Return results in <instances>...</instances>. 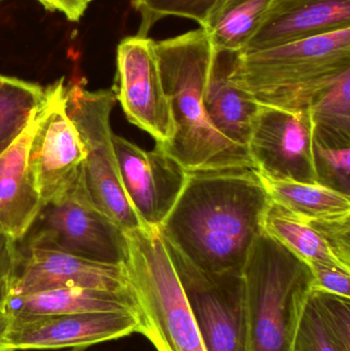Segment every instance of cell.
<instances>
[{"instance_id":"cell-1","label":"cell","mask_w":350,"mask_h":351,"mask_svg":"<svg viewBox=\"0 0 350 351\" xmlns=\"http://www.w3.org/2000/svg\"><path fill=\"white\" fill-rule=\"evenodd\" d=\"M271 204L253 168L188 172L160 232L201 269L242 272Z\"/></svg>"},{"instance_id":"cell-2","label":"cell","mask_w":350,"mask_h":351,"mask_svg":"<svg viewBox=\"0 0 350 351\" xmlns=\"http://www.w3.org/2000/svg\"><path fill=\"white\" fill-rule=\"evenodd\" d=\"M154 49L175 125L164 149L188 172L253 168L248 150L224 138L205 110L203 95L214 55L208 33L199 27L154 40Z\"/></svg>"},{"instance_id":"cell-3","label":"cell","mask_w":350,"mask_h":351,"mask_svg":"<svg viewBox=\"0 0 350 351\" xmlns=\"http://www.w3.org/2000/svg\"><path fill=\"white\" fill-rule=\"evenodd\" d=\"M350 70V28L238 53L234 74L261 106L302 112Z\"/></svg>"},{"instance_id":"cell-4","label":"cell","mask_w":350,"mask_h":351,"mask_svg":"<svg viewBox=\"0 0 350 351\" xmlns=\"http://www.w3.org/2000/svg\"><path fill=\"white\" fill-rule=\"evenodd\" d=\"M242 274L248 351H293L314 289L310 265L263 230Z\"/></svg>"},{"instance_id":"cell-5","label":"cell","mask_w":350,"mask_h":351,"mask_svg":"<svg viewBox=\"0 0 350 351\" xmlns=\"http://www.w3.org/2000/svg\"><path fill=\"white\" fill-rule=\"evenodd\" d=\"M127 278L140 334L158 351H205L188 301L158 229L125 231Z\"/></svg>"},{"instance_id":"cell-6","label":"cell","mask_w":350,"mask_h":351,"mask_svg":"<svg viewBox=\"0 0 350 351\" xmlns=\"http://www.w3.org/2000/svg\"><path fill=\"white\" fill-rule=\"evenodd\" d=\"M114 90L90 92L84 80L66 84V112L82 140L84 185L95 206L125 231L144 226L125 193L113 147Z\"/></svg>"},{"instance_id":"cell-7","label":"cell","mask_w":350,"mask_h":351,"mask_svg":"<svg viewBox=\"0 0 350 351\" xmlns=\"http://www.w3.org/2000/svg\"><path fill=\"white\" fill-rule=\"evenodd\" d=\"M25 237L23 245L92 261L125 264L127 259L125 231L95 206L82 173L63 195L43 206Z\"/></svg>"},{"instance_id":"cell-8","label":"cell","mask_w":350,"mask_h":351,"mask_svg":"<svg viewBox=\"0 0 350 351\" xmlns=\"http://www.w3.org/2000/svg\"><path fill=\"white\" fill-rule=\"evenodd\" d=\"M162 239L205 351H248L242 272L201 269L172 243Z\"/></svg>"},{"instance_id":"cell-9","label":"cell","mask_w":350,"mask_h":351,"mask_svg":"<svg viewBox=\"0 0 350 351\" xmlns=\"http://www.w3.org/2000/svg\"><path fill=\"white\" fill-rule=\"evenodd\" d=\"M65 92L64 78L47 86L29 146V174L45 206L71 187L86 160L82 140L66 112Z\"/></svg>"},{"instance_id":"cell-10","label":"cell","mask_w":350,"mask_h":351,"mask_svg":"<svg viewBox=\"0 0 350 351\" xmlns=\"http://www.w3.org/2000/svg\"><path fill=\"white\" fill-rule=\"evenodd\" d=\"M117 101L129 123L166 147L174 137L170 101L164 90L156 59L154 40L129 36L117 47Z\"/></svg>"},{"instance_id":"cell-11","label":"cell","mask_w":350,"mask_h":351,"mask_svg":"<svg viewBox=\"0 0 350 351\" xmlns=\"http://www.w3.org/2000/svg\"><path fill=\"white\" fill-rule=\"evenodd\" d=\"M249 156L258 175L277 181L318 183L310 112L261 106L251 132Z\"/></svg>"},{"instance_id":"cell-12","label":"cell","mask_w":350,"mask_h":351,"mask_svg":"<svg viewBox=\"0 0 350 351\" xmlns=\"http://www.w3.org/2000/svg\"><path fill=\"white\" fill-rule=\"evenodd\" d=\"M112 141L129 202L144 226L160 230L184 188L188 171L158 144L146 152L115 134Z\"/></svg>"},{"instance_id":"cell-13","label":"cell","mask_w":350,"mask_h":351,"mask_svg":"<svg viewBox=\"0 0 350 351\" xmlns=\"http://www.w3.org/2000/svg\"><path fill=\"white\" fill-rule=\"evenodd\" d=\"M10 317V351L84 350L140 333L141 328L139 315L129 311Z\"/></svg>"},{"instance_id":"cell-14","label":"cell","mask_w":350,"mask_h":351,"mask_svg":"<svg viewBox=\"0 0 350 351\" xmlns=\"http://www.w3.org/2000/svg\"><path fill=\"white\" fill-rule=\"evenodd\" d=\"M20 267L12 296L64 288L94 289L133 296L125 264L103 263L26 245L20 247Z\"/></svg>"},{"instance_id":"cell-15","label":"cell","mask_w":350,"mask_h":351,"mask_svg":"<svg viewBox=\"0 0 350 351\" xmlns=\"http://www.w3.org/2000/svg\"><path fill=\"white\" fill-rule=\"evenodd\" d=\"M350 28V0H271L242 53L271 49Z\"/></svg>"},{"instance_id":"cell-16","label":"cell","mask_w":350,"mask_h":351,"mask_svg":"<svg viewBox=\"0 0 350 351\" xmlns=\"http://www.w3.org/2000/svg\"><path fill=\"white\" fill-rule=\"evenodd\" d=\"M238 55L214 49L203 102L214 128L224 138L247 149L261 105L234 76Z\"/></svg>"},{"instance_id":"cell-17","label":"cell","mask_w":350,"mask_h":351,"mask_svg":"<svg viewBox=\"0 0 350 351\" xmlns=\"http://www.w3.org/2000/svg\"><path fill=\"white\" fill-rule=\"evenodd\" d=\"M38 110L0 154V224L16 241L26 237L45 206L28 170L29 146Z\"/></svg>"},{"instance_id":"cell-18","label":"cell","mask_w":350,"mask_h":351,"mask_svg":"<svg viewBox=\"0 0 350 351\" xmlns=\"http://www.w3.org/2000/svg\"><path fill=\"white\" fill-rule=\"evenodd\" d=\"M6 311L12 317L111 311H129L138 315L132 295L82 288L55 289L12 296Z\"/></svg>"},{"instance_id":"cell-19","label":"cell","mask_w":350,"mask_h":351,"mask_svg":"<svg viewBox=\"0 0 350 351\" xmlns=\"http://www.w3.org/2000/svg\"><path fill=\"white\" fill-rule=\"evenodd\" d=\"M271 0H221L203 23L215 51L242 53L260 26Z\"/></svg>"},{"instance_id":"cell-20","label":"cell","mask_w":350,"mask_h":351,"mask_svg":"<svg viewBox=\"0 0 350 351\" xmlns=\"http://www.w3.org/2000/svg\"><path fill=\"white\" fill-rule=\"evenodd\" d=\"M260 179L271 202L302 218L321 220L350 215V196L320 184Z\"/></svg>"},{"instance_id":"cell-21","label":"cell","mask_w":350,"mask_h":351,"mask_svg":"<svg viewBox=\"0 0 350 351\" xmlns=\"http://www.w3.org/2000/svg\"><path fill=\"white\" fill-rule=\"evenodd\" d=\"M263 230L308 265L335 264L350 269L335 257L308 219L297 216L275 202H271L265 215Z\"/></svg>"},{"instance_id":"cell-22","label":"cell","mask_w":350,"mask_h":351,"mask_svg":"<svg viewBox=\"0 0 350 351\" xmlns=\"http://www.w3.org/2000/svg\"><path fill=\"white\" fill-rule=\"evenodd\" d=\"M308 112L314 141L329 147H350V70L314 99Z\"/></svg>"},{"instance_id":"cell-23","label":"cell","mask_w":350,"mask_h":351,"mask_svg":"<svg viewBox=\"0 0 350 351\" xmlns=\"http://www.w3.org/2000/svg\"><path fill=\"white\" fill-rule=\"evenodd\" d=\"M47 97V88L0 75V150L22 133Z\"/></svg>"},{"instance_id":"cell-24","label":"cell","mask_w":350,"mask_h":351,"mask_svg":"<svg viewBox=\"0 0 350 351\" xmlns=\"http://www.w3.org/2000/svg\"><path fill=\"white\" fill-rule=\"evenodd\" d=\"M221 0H133V6L141 14L138 34L147 37L154 24L168 16L189 19L203 26L214 6Z\"/></svg>"},{"instance_id":"cell-25","label":"cell","mask_w":350,"mask_h":351,"mask_svg":"<svg viewBox=\"0 0 350 351\" xmlns=\"http://www.w3.org/2000/svg\"><path fill=\"white\" fill-rule=\"evenodd\" d=\"M310 299L339 350L350 351V298L312 289Z\"/></svg>"},{"instance_id":"cell-26","label":"cell","mask_w":350,"mask_h":351,"mask_svg":"<svg viewBox=\"0 0 350 351\" xmlns=\"http://www.w3.org/2000/svg\"><path fill=\"white\" fill-rule=\"evenodd\" d=\"M318 184L350 196V147H329L314 140Z\"/></svg>"},{"instance_id":"cell-27","label":"cell","mask_w":350,"mask_h":351,"mask_svg":"<svg viewBox=\"0 0 350 351\" xmlns=\"http://www.w3.org/2000/svg\"><path fill=\"white\" fill-rule=\"evenodd\" d=\"M293 351H341L325 329L310 296L296 332Z\"/></svg>"},{"instance_id":"cell-28","label":"cell","mask_w":350,"mask_h":351,"mask_svg":"<svg viewBox=\"0 0 350 351\" xmlns=\"http://www.w3.org/2000/svg\"><path fill=\"white\" fill-rule=\"evenodd\" d=\"M21 252L18 241L12 239L0 224V309L6 305L12 294L20 267Z\"/></svg>"},{"instance_id":"cell-29","label":"cell","mask_w":350,"mask_h":351,"mask_svg":"<svg viewBox=\"0 0 350 351\" xmlns=\"http://www.w3.org/2000/svg\"><path fill=\"white\" fill-rule=\"evenodd\" d=\"M340 263L350 268V215L310 220Z\"/></svg>"},{"instance_id":"cell-30","label":"cell","mask_w":350,"mask_h":351,"mask_svg":"<svg viewBox=\"0 0 350 351\" xmlns=\"http://www.w3.org/2000/svg\"><path fill=\"white\" fill-rule=\"evenodd\" d=\"M314 289L350 298V269L335 264L312 263Z\"/></svg>"},{"instance_id":"cell-31","label":"cell","mask_w":350,"mask_h":351,"mask_svg":"<svg viewBox=\"0 0 350 351\" xmlns=\"http://www.w3.org/2000/svg\"><path fill=\"white\" fill-rule=\"evenodd\" d=\"M47 10L60 12L65 14L68 20L77 22L84 16L86 8L92 0H37Z\"/></svg>"},{"instance_id":"cell-32","label":"cell","mask_w":350,"mask_h":351,"mask_svg":"<svg viewBox=\"0 0 350 351\" xmlns=\"http://www.w3.org/2000/svg\"><path fill=\"white\" fill-rule=\"evenodd\" d=\"M10 323L12 317L10 313L0 309V351H10L8 346V335Z\"/></svg>"},{"instance_id":"cell-33","label":"cell","mask_w":350,"mask_h":351,"mask_svg":"<svg viewBox=\"0 0 350 351\" xmlns=\"http://www.w3.org/2000/svg\"><path fill=\"white\" fill-rule=\"evenodd\" d=\"M68 351H82V348H71V350Z\"/></svg>"},{"instance_id":"cell-34","label":"cell","mask_w":350,"mask_h":351,"mask_svg":"<svg viewBox=\"0 0 350 351\" xmlns=\"http://www.w3.org/2000/svg\"><path fill=\"white\" fill-rule=\"evenodd\" d=\"M4 150H0V154H1V152H3Z\"/></svg>"}]
</instances>
